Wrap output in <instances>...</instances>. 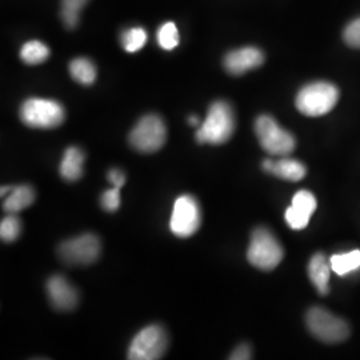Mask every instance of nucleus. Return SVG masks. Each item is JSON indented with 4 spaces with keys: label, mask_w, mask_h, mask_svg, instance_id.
Returning a JSON list of instances; mask_svg holds the SVG:
<instances>
[{
    "label": "nucleus",
    "mask_w": 360,
    "mask_h": 360,
    "mask_svg": "<svg viewBox=\"0 0 360 360\" xmlns=\"http://www.w3.org/2000/svg\"><path fill=\"white\" fill-rule=\"evenodd\" d=\"M235 129V115L231 105L218 101L211 104L205 122L196 131V141L207 144H223L227 142Z\"/></svg>",
    "instance_id": "1"
},
{
    "label": "nucleus",
    "mask_w": 360,
    "mask_h": 360,
    "mask_svg": "<svg viewBox=\"0 0 360 360\" xmlns=\"http://www.w3.org/2000/svg\"><path fill=\"white\" fill-rule=\"evenodd\" d=\"M339 101V90L328 82H314L304 86L296 96V108L303 115L322 116L328 114Z\"/></svg>",
    "instance_id": "2"
},
{
    "label": "nucleus",
    "mask_w": 360,
    "mask_h": 360,
    "mask_svg": "<svg viewBox=\"0 0 360 360\" xmlns=\"http://www.w3.org/2000/svg\"><path fill=\"white\" fill-rule=\"evenodd\" d=\"M283 257V247L270 230L259 227L252 232L247 259L254 267L263 271L274 270L281 264Z\"/></svg>",
    "instance_id": "3"
},
{
    "label": "nucleus",
    "mask_w": 360,
    "mask_h": 360,
    "mask_svg": "<svg viewBox=\"0 0 360 360\" xmlns=\"http://www.w3.org/2000/svg\"><path fill=\"white\" fill-rule=\"evenodd\" d=\"M63 105L51 99L31 98L20 107V119L31 129H51L65 122Z\"/></svg>",
    "instance_id": "4"
},
{
    "label": "nucleus",
    "mask_w": 360,
    "mask_h": 360,
    "mask_svg": "<svg viewBox=\"0 0 360 360\" xmlns=\"http://www.w3.org/2000/svg\"><path fill=\"white\" fill-rule=\"evenodd\" d=\"M167 139V129L160 116L146 115L129 134L131 146L143 154L159 151Z\"/></svg>",
    "instance_id": "5"
},
{
    "label": "nucleus",
    "mask_w": 360,
    "mask_h": 360,
    "mask_svg": "<svg viewBox=\"0 0 360 360\" xmlns=\"http://www.w3.org/2000/svg\"><path fill=\"white\" fill-rule=\"evenodd\" d=\"M255 134L260 146L269 154L285 156L295 150V138L282 129L276 120L269 115H260L255 122Z\"/></svg>",
    "instance_id": "6"
},
{
    "label": "nucleus",
    "mask_w": 360,
    "mask_h": 360,
    "mask_svg": "<svg viewBox=\"0 0 360 360\" xmlns=\"http://www.w3.org/2000/svg\"><path fill=\"white\" fill-rule=\"evenodd\" d=\"M306 322L311 334L323 343H340L349 336L347 322L321 307L309 309Z\"/></svg>",
    "instance_id": "7"
},
{
    "label": "nucleus",
    "mask_w": 360,
    "mask_h": 360,
    "mask_svg": "<svg viewBox=\"0 0 360 360\" xmlns=\"http://www.w3.org/2000/svg\"><path fill=\"white\" fill-rule=\"evenodd\" d=\"M168 346V338L162 326L153 324L136 335L129 348V360L160 359Z\"/></svg>",
    "instance_id": "8"
},
{
    "label": "nucleus",
    "mask_w": 360,
    "mask_h": 360,
    "mask_svg": "<svg viewBox=\"0 0 360 360\" xmlns=\"http://www.w3.org/2000/svg\"><path fill=\"white\" fill-rule=\"evenodd\" d=\"M101 240L94 233H84L59 245V257L70 266H87L101 255Z\"/></svg>",
    "instance_id": "9"
},
{
    "label": "nucleus",
    "mask_w": 360,
    "mask_h": 360,
    "mask_svg": "<svg viewBox=\"0 0 360 360\" xmlns=\"http://www.w3.org/2000/svg\"><path fill=\"white\" fill-rule=\"evenodd\" d=\"M200 207L191 195H181L174 205L169 229L179 238H190L200 227Z\"/></svg>",
    "instance_id": "10"
},
{
    "label": "nucleus",
    "mask_w": 360,
    "mask_h": 360,
    "mask_svg": "<svg viewBox=\"0 0 360 360\" xmlns=\"http://www.w3.org/2000/svg\"><path fill=\"white\" fill-rule=\"evenodd\" d=\"M316 199L306 190L296 193L292 198V205L285 211V221L292 230H303L307 227L309 219L316 210Z\"/></svg>",
    "instance_id": "11"
},
{
    "label": "nucleus",
    "mask_w": 360,
    "mask_h": 360,
    "mask_svg": "<svg viewBox=\"0 0 360 360\" xmlns=\"http://www.w3.org/2000/svg\"><path fill=\"white\" fill-rule=\"evenodd\" d=\"M47 295L52 307L58 311H72L79 303L77 288L60 275H55L49 279Z\"/></svg>",
    "instance_id": "12"
},
{
    "label": "nucleus",
    "mask_w": 360,
    "mask_h": 360,
    "mask_svg": "<svg viewBox=\"0 0 360 360\" xmlns=\"http://www.w3.org/2000/svg\"><path fill=\"white\" fill-rule=\"evenodd\" d=\"M264 63V53L257 47H243L229 52L224 58V67L232 75H243L247 71Z\"/></svg>",
    "instance_id": "13"
},
{
    "label": "nucleus",
    "mask_w": 360,
    "mask_h": 360,
    "mask_svg": "<svg viewBox=\"0 0 360 360\" xmlns=\"http://www.w3.org/2000/svg\"><path fill=\"white\" fill-rule=\"evenodd\" d=\"M262 167L271 175L288 181H299L306 176L307 172L306 167L299 160L290 158H282L278 160L266 159Z\"/></svg>",
    "instance_id": "14"
},
{
    "label": "nucleus",
    "mask_w": 360,
    "mask_h": 360,
    "mask_svg": "<svg viewBox=\"0 0 360 360\" xmlns=\"http://www.w3.org/2000/svg\"><path fill=\"white\" fill-rule=\"evenodd\" d=\"M331 263L323 254H315L309 264V276L321 295H327L330 291L328 282L331 274Z\"/></svg>",
    "instance_id": "15"
},
{
    "label": "nucleus",
    "mask_w": 360,
    "mask_h": 360,
    "mask_svg": "<svg viewBox=\"0 0 360 360\" xmlns=\"http://www.w3.org/2000/svg\"><path fill=\"white\" fill-rule=\"evenodd\" d=\"M35 200V191L31 186L22 184L18 187H11L8 196L6 198L3 208L8 214H18L27 207L31 206Z\"/></svg>",
    "instance_id": "16"
},
{
    "label": "nucleus",
    "mask_w": 360,
    "mask_h": 360,
    "mask_svg": "<svg viewBox=\"0 0 360 360\" xmlns=\"http://www.w3.org/2000/svg\"><path fill=\"white\" fill-rule=\"evenodd\" d=\"M84 154L77 147H70L65 150L62 163H60V175L67 181H77L83 175Z\"/></svg>",
    "instance_id": "17"
},
{
    "label": "nucleus",
    "mask_w": 360,
    "mask_h": 360,
    "mask_svg": "<svg viewBox=\"0 0 360 360\" xmlns=\"http://www.w3.org/2000/svg\"><path fill=\"white\" fill-rule=\"evenodd\" d=\"M70 74L83 86H91L96 79V68L94 63L86 58H77L70 63Z\"/></svg>",
    "instance_id": "18"
},
{
    "label": "nucleus",
    "mask_w": 360,
    "mask_h": 360,
    "mask_svg": "<svg viewBox=\"0 0 360 360\" xmlns=\"http://www.w3.org/2000/svg\"><path fill=\"white\" fill-rule=\"evenodd\" d=\"M331 269L335 274L343 276L352 271L360 269V251L354 250L346 254H338L330 257Z\"/></svg>",
    "instance_id": "19"
},
{
    "label": "nucleus",
    "mask_w": 360,
    "mask_h": 360,
    "mask_svg": "<svg viewBox=\"0 0 360 360\" xmlns=\"http://www.w3.org/2000/svg\"><path fill=\"white\" fill-rule=\"evenodd\" d=\"M49 56H50V49L39 40L27 41L20 50V58L27 65H40L46 62Z\"/></svg>",
    "instance_id": "20"
},
{
    "label": "nucleus",
    "mask_w": 360,
    "mask_h": 360,
    "mask_svg": "<svg viewBox=\"0 0 360 360\" xmlns=\"http://www.w3.org/2000/svg\"><path fill=\"white\" fill-rule=\"evenodd\" d=\"M89 0H62L60 16L67 28H75L79 23V15Z\"/></svg>",
    "instance_id": "21"
},
{
    "label": "nucleus",
    "mask_w": 360,
    "mask_h": 360,
    "mask_svg": "<svg viewBox=\"0 0 360 360\" xmlns=\"http://www.w3.org/2000/svg\"><path fill=\"white\" fill-rule=\"evenodd\" d=\"M147 41V32L141 27L129 28L122 35V46L127 52H136L142 50Z\"/></svg>",
    "instance_id": "22"
},
{
    "label": "nucleus",
    "mask_w": 360,
    "mask_h": 360,
    "mask_svg": "<svg viewBox=\"0 0 360 360\" xmlns=\"http://www.w3.org/2000/svg\"><path fill=\"white\" fill-rule=\"evenodd\" d=\"M156 38H158V44L163 50H168V51L174 50L179 44V32L172 22H167V23L162 25L158 30Z\"/></svg>",
    "instance_id": "23"
},
{
    "label": "nucleus",
    "mask_w": 360,
    "mask_h": 360,
    "mask_svg": "<svg viewBox=\"0 0 360 360\" xmlns=\"http://www.w3.org/2000/svg\"><path fill=\"white\" fill-rule=\"evenodd\" d=\"M22 231L20 220L16 217V214H10L8 217L1 220L0 223V238L3 242L10 243L19 238Z\"/></svg>",
    "instance_id": "24"
},
{
    "label": "nucleus",
    "mask_w": 360,
    "mask_h": 360,
    "mask_svg": "<svg viewBox=\"0 0 360 360\" xmlns=\"http://www.w3.org/2000/svg\"><path fill=\"white\" fill-rule=\"evenodd\" d=\"M101 202H102V207L105 211L115 212L120 206V188L112 187V188L104 191Z\"/></svg>",
    "instance_id": "25"
},
{
    "label": "nucleus",
    "mask_w": 360,
    "mask_h": 360,
    "mask_svg": "<svg viewBox=\"0 0 360 360\" xmlns=\"http://www.w3.org/2000/svg\"><path fill=\"white\" fill-rule=\"evenodd\" d=\"M343 38L349 47L360 49V18L355 19L346 27L343 32Z\"/></svg>",
    "instance_id": "26"
},
{
    "label": "nucleus",
    "mask_w": 360,
    "mask_h": 360,
    "mask_svg": "<svg viewBox=\"0 0 360 360\" xmlns=\"http://www.w3.org/2000/svg\"><path fill=\"white\" fill-rule=\"evenodd\" d=\"M252 358V349L248 345H240L232 351L231 360H248Z\"/></svg>",
    "instance_id": "27"
},
{
    "label": "nucleus",
    "mask_w": 360,
    "mask_h": 360,
    "mask_svg": "<svg viewBox=\"0 0 360 360\" xmlns=\"http://www.w3.org/2000/svg\"><path fill=\"white\" fill-rule=\"evenodd\" d=\"M108 180H110V183L112 184V187L122 188V187L124 186V183H126V175H124L123 171L114 168V169H111V171L108 172Z\"/></svg>",
    "instance_id": "28"
},
{
    "label": "nucleus",
    "mask_w": 360,
    "mask_h": 360,
    "mask_svg": "<svg viewBox=\"0 0 360 360\" xmlns=\"http://www.w3.org/2000/svg\"><path fill=\"white\" fill-rule=\"evenodd\" d=\"M188 123L193 126V127H198L199 126V117L198 116L191 115L188 117Z\"/></svg>",
    "instance_id": "29"
}]
</instances>
